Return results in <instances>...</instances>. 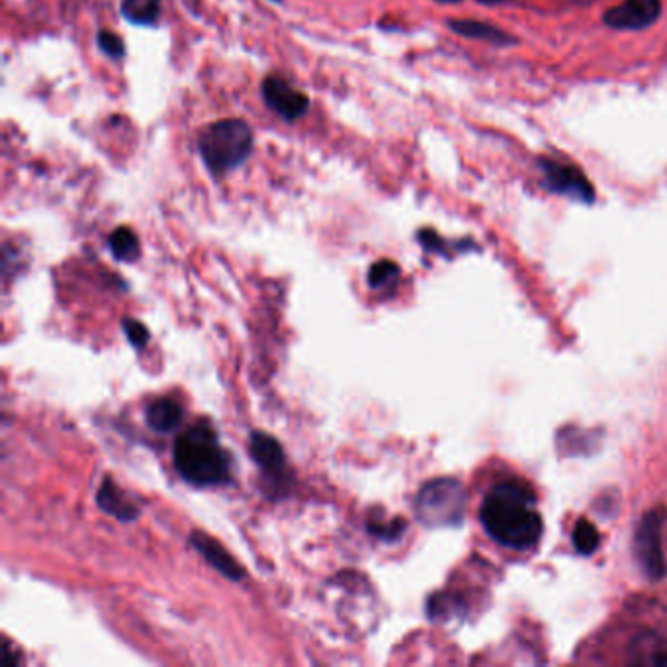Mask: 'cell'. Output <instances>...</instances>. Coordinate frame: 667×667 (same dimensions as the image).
Returning a JSON list of instances; mask_svg holds the SVG:
<instances>
[{
	"label": "cell",
	"mask_w": 667,
	"mask_h": 667,
	"mask_svg": "<svg viewBox=\"0 0 667 667\" xmlns=\"http://www.w3.org/2000/svg\"><path fill=\"white\" fill-rule=\"evenodd\" d=\"M182 420H184V410L179 402H174L171 398L155 400L146 410L147 425L153 428L155 433H161V435L177 431Z\"/></svg>",
	"instance_id": "cell-12"
},
{
	"label": "cell",
	"mask_w": 667,
	"mask_h": 667,
	"mask_svg": "<svg viewBox=\"0 0 667 667\" xmlns=\"http://www.w3.org/2000/svg\"><path fill=\"white\" fill-rule=\"evenodd\" d=\"M98 45H100V50L106 55H110L114 60H120V57H124V53H126V45L121 42L120 35L108 32V30H103L98 34Z\"/></svg>",
	"instance_id": "cell-18"
},
{
	"label": "cell",
	"mask_w": 667,
	"mask_h": 667,
	"mask_svg": "<svg viewBox=\"0 0 667 667\" xmlns=\"http://www.w3.org/2000/svg\"><path fill=\"white\" fill-rule=\"evenodd\" d=\"M198 146L208 169L215 174H225L245 163L253 151V129L240 118L214 121L202 131Z\"/></svg>",
	"instance_id": "cell-3"
},
{
	"label": "cell",
	"mask_w": 667,
	"mask_h": 667,
	"mask_svg": "<svg viewBox=\"0 0 667 667\" xmlns=\"http://www.w3.org/2000/svg\"><path fill=\"white\" fill-rule=\"evenodd\" d=\"M436 2H443V4H456V2H460V0H436Z\"/></svg>",
	"instance_id": "cell-21"
},
{
	"label": "cell",
	"mask_w": 667,
	"mask_h": 667,
	"mask_svg": "<svg viewBox=\"0 0 667 667\" xmlns=\"http://www.w3.org/2000/svg\"><path fill=\"white\" fill-rule=\"evenodd\" d=\"M661 525H664V515L659 511H650L644 515L634 534V554L650 580H661L666 575V560L661 550Z\"/></svg>",
	"instance_id": "cell-5"
},
{
	"label": "cell",
	"mask_w": 667,
	"mask_h": 667,
	"mask_svg": "<svg viewBox=\"0 0 667 667\" xmlns=\"http://www.w3.org/2000/svg\"><path fill=\"white\" fill-rule=\"evenodd\" d=\"M540 169H542V187L550 192L580 200L583 204H591L595 200V189L578 165L542 159Z\"/></svg>",
	"instance_id": "cell-6"
},
{
	"label": "cell",
	"mask_w": 667,
	"mask_h": 667,
	"mask_svg": "<svg viewBox=\"0 0 667 667\" xmlns=\"http://www.w3.org/2000/svg\"><path fill=\"white\" fill-rule=\"evenodd\" d=\"M481 4H501V2H507V0H478Z\"/></svg>",
	"instance_id": "cell-20"
},
{
	"label": "cell",
	"mask_w": 667,
	"mask_h": 667,
	"mask_svg": "<svg viewBox=\"0 0 667 667\" xmlns=\"http://www.w3.org/2000/svg\"><path fill=\"white\" fill-rule=\"evenodd\" d=\"M124 331L128 335L129 342L134 347H146L147 341H149L147 327L136 321V319H124Z\"/></svg>",
	"instance_id": "cell-19"
},
{
	"label": "cell",
	"mask_w": 667,
	"mask_h": 667,
	"mask_svg": "<svg viewBox=\"0 0 667 667\" xmlns=\"http://www.w3.org/2000/svg\"><path fill=\"white\" fill-rule=\"evenodd\" d=\"M263 98L284 120H298L309 108L308 96L296 91L280 77H266L263 83Z\"/></svg>",
	"instance_id": "cell-8"
},
{
	"label": "cell",
	"mask_w": 667,
	"mask_h": 667,
	"mask_svg": "<svg viewBox=\"0 0 667 667\" xmlns=\"http://www.w3.org/2000/svg\"><path fill=\"white\" fill-rule=\"evenodd\" d=\"M600 532L590 521H578L573 529V544L582 554H593L600 548Z\"/></svg>",
	"instance_id": "cell-17"
},
{
	"label": "cell",
	"mask_w": 667,
	"mask_h": 667,
	"mask_svg": "<svg viewBox=\"0 0 667 667\" xmlns=\"http://www.w3.org/2000/svg\"><path fill=\"white\" fill-rule=\"evenodd\" d=\"M161 12V0H124L121 14L131 24H153Z\"/></svg>",
	"instance_id": "cell-14"
},
{
	"label": "cell",
	"mask_w": 667,
	"mask_h": 667,
	"mask_svg": "<svg viewBox=\"0 0 667 667\" xmlns=\"http://www.w3.org/2000/svg\"><path fill=\"white\" fill-rule=\"evenodd\" d=\"M172 458L180 476L194 486H220L232 478V458L208 423H197L177 436Z\"/></svg>",
	"instance_id": "cell-2"
},
{
	"label": "cell",
	"mask_w": 667,
	"mask_h": 667,
	"mask_svg": "<svg viewBox=\"0 0 667 667\" xmlns=\"http://www.w3.org/2000/svg\"><path fill=\"white\" fill-rule=\"evenodd\" d=\"M248 453L266 474H280L286 468L283 445L274 436L255 431L248 441Z\"/></svg>",
	"instance_id": "cell-10"
},
{
	"label": "cell",
	"mask_w": 667,
	"mask_h": 667,
	"mask_svg": "<svg viewBox=\"0 0 667 667\" xmlns=\"http://www.w3.org/2000/svg\"><path fill=\"white\" fill-rule=\"evenodd\" d=\"M661 14V0H625L603 14V22L615 30H644Z\"/></svg>",
	"instance_id": "cell-7"
},
{
	"label": "cell",
	"mask_w": 667,
	"mask_h": 667,
	"mask_svg": "<svg viewBox=\"0 0 667 667\" xmlns=\"http://www.w3.org/2000/svg\"><path fill=\"white\" fill-rule=\"evenodd\" d=\"M466 491L458 479H433L420 489L415 511L427 527H454L464 519Z\"/></svg>",
	"instance_id": "cell-4"
},
{
	"label": "cell",
	"mask_w": 667,
	"mask_h": 667,
	"mask_svg": "<svg viewBox=\"0 0 667 667\" xmlns=\"http://www.w3.org/2000/svg\"><path fill=\"white\" fill-rule=\"evenodd\" d=\"M479 517L491 539L514 550L534 547L542 534V519L534 511V497L519 484H499L489 489Z\"/></svg>",
	"instance_id": "cell-1"
},
{
	"label": "cell",
	"mask_w": 667,
	"mask_h": 667,
	"mask_svg": "<svg viewBox=\"0 0 667 667\" xmlns=\"http://www.w3.org/2000/svg\"><path fill=\"white\" fill-rule=\"evenodd\" d=\"M398 278H400V266L392 261H380L377 265H372L368 273V284L372 290L390 288L392 284L398 283Z\"/></svg>",
	"instance_id": "cell-16"
},
{
	"label": "cell",
	"mask_w": 667,
	"mask_h": 667,
	"mask_svg": "<svg viewBox=\"0 0 667 667\" xmlns=\"http://www.w3.org/2000/svg\"><path fill=\"white\" fill-rule=\"evenodd\" d=\"M96 504L103 511L121 522L136 521L139 517V507L110 478L104 479L103 486L96 494Z\"/></svg>",
	"instance_id": "cell-11"
},
{
	"label": "cell",
	"mask_w": 667,
	"mask_h": 667,
	"mask_svg": "<svg viewBox=\"0 0 667 667\" xmlns=\"http://www.w3.org/2000/svg\"><path fill=\"white\" fill-rule=\"evenodd\" d=\"M190 542L208 560V564L214 565L215 570L223 573L225 578H230L233 582H240L245 578V570L233 560L232 554L204 532H192Z\"/></svg>",
	"instance_id": "cell-9"
},
{
	"label": "cell",
	"mask_w": 667,
	"mask_h": 667,
	"mask_svg": "<svg viewBox=\"0 0 667 667\" xmlns=\"http://www.w3.org/2000/svg\"><path fill=\"white\" fill-rule=\"evenodd\" d=\"M448 28L464 38L481 40V42L494 43V45H509L515 42L514 38L504 30L486 24V22H476V20H451Z\"/></svg>",
	"instance_id": "cell-13"
},
{
	"label": "cell",
	"mask_w": 667,
	"mask_h": 667,
	"mask_svg": "<svg viewBox=\"0 0 667 667\" xmlns=\"http://www.w3.org/2000/svg\"><path fill=\"white\" fill-rule=\"evenodd\" d=\"M110 248L112 255L124 261V263H134L141 247H139V240H137L136 233L131 232L129 227H118L116 232L110 235Z\"/></svg>",
	"instance_id": "cell-15"
},
{
	"label": "cell",
	"mask_w": 667,
	"mask_h": 667,
	"mask_svg": "<svg viewBox=\"0 0 667 667\" xmlns=\"http://www.w3.org/2000/svg\"><path fill=\"white\" fill-rule=\"evenodd\" d=\"M274 2H280V0H274Z\"/></svg>",
	"instance_id": "cell-22"
}]
</instances>
